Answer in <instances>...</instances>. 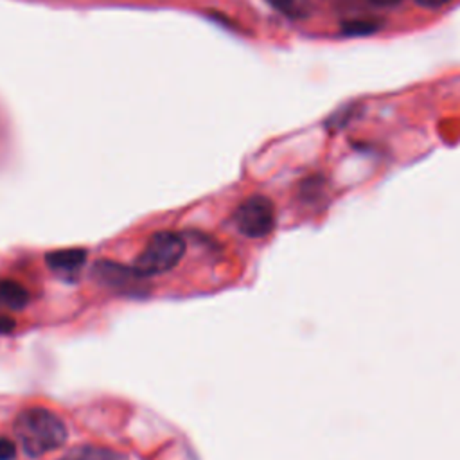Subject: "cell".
<instances>
[{"label": "cell", "mask_w": 460, "mask_h": 460, "mask_svg": "<svg viewBox=\"0 0 460 460\" xmlns=\"http://www.w3.org/2000/svg\"><path fill=\"white\" fill-rule=\"evenodd\" d=\"M381 23L377 20H368V18H356V20H347L341 23V31L347 36H367L372 32H377Z\"/></svg>", "instance_id": "obj_9"}, {"label": "cell", "mask_w": 460, "mask_h": 460, "mask_svg": "<svg viewBox=\"0 0 460 460\" xmlns=\"http://www.w3.org/2000/svg\"><path fill=\"white\" fill-rule=\"evenodd\" d=\"M14 327L16 323L13 318H9L7 314H0V334H9L14 331Z\"/></svg>", "instance_id": "obj_11"}, {"label": "cell", "mask_w": 460, "mask_h": 460, "mask_svg": "<svg viewBox=\"0 0 460 460\" xmlns=\"http://www.w3.org/2000/svg\"><path fill=\"white\" fill-rule=\"evenodd\" d=\"M13 429L23 453L31 458H40L61 449L68 438L65 420L56 411L43 406L22 410L14 419Z\"/></svg>", "instance_id": "obj_1"}, {"label": "cell", "mask_w": 460, "mask_h": 460, "mask_svg": "<svg viewBox=\"0 0 460 460\" xmlns=\"http://www.w3.org/2000/svg\"><path fill=\"white\" fill-rule=\"evenodd\" d=\"M86 250L84 248H61L49 252L45 255V262L50 271L58 273L59 277H74L86 262Z\"/></svg>", "instance_id": "obj_5"}, {"label": "cell", "mask_w": 460, "mask_h": 460, "mask_svg": "<svg viewBox=\"0 0 460 460\" xmlns=\"http://www.w3.org/2000/svg\"><path fill=\"white\" fill-rule=\"evenodd\" d=\"M29 291L11 279H0V309L22 311L29 304Z\"/></svg>", "instance_id": "obj_6"}, {"label": "cell", "mask_w": 460, "mask_h": 460, "mask_svg": "<svg viewBox=\"0 0 460 460\" xmlns=\"http://www.w3.org/2000/svg\"><path fill=\"white\" fill-rule=\"evenodd\" d=\"M92 277L111 289H119V291H138V284H142V280L146 277H142L133 266H124L119 264L115 261H108V259H99L93 264L92 270Z\"/></svg>", "instance_id": "obj_4"}, {"label": "cell", "mask_w": 460, "mask_h": 460, "mask_svg": "<svg viewBox=\"0 0 460 460\" xmlns=\"http://www.w3.org/2000/svg\"><path fill=\"white\" fill-rule=\"evenodd\" d=\"M449 2L451 0H415V4L424 7V9H438V7H442V5L449 4Z\"/></svg>", "instance_id": "obj_12"}, {"label": "cell", "mask_w": 460, "mask_h": 460, "mask_svg": "<svg viewBox=\"0 0 460 460\" xmlns=\"http://www.w3.org/2000/svg\"><path fill=\"white\" fill-rule=\"evenodd\" d=\"M363 2H367L370 5H376V7H390V5L399 4L401 0H363Z\"/></svg>", "instance_id": "obj_13"}, {"label": "cell", "mask_w": 460, "mask_h": 460, "mask_svg": "<svg viewBox=\"0 0 460 460\" xmlns=\"http://www.w3.org/2000/svg\"><path fill=\"white\" fill-rule=\"evenodd\" d=\"M183 253V235L172 230H160L147 239L146 246L135 259L133 268L146 279L153 275H162L165 271H171L180 262Z\"/></svg>", "instance_id": "obj_2"}, {"label": "cell", "mask_w": 460, "mask_h": 460, "mask_svg": "<svg viewBox=\"0 0 460 460\" xmlns=\"http://www.w3.org/2000/svg\"><path fill=\"white\" fill-rule=\"evenodd\" d=\"M275 11L291 18L304 20L313 13V0H266Z\"/></svg>", "instance_id": "obj_8"}, {"label": "cell", "mask_w": 460, "mask_h": 460, "mask_svg": "<svg viewBox=\"0 0 460 460\" xmlns=\"http://www.w3.org/2000/svg\"><path fill=\"white\" fill-rule=\"evenodd\" d=\"M59 460H129V458L110 447L83 444L68 449Z\"/></svg>", "instance_id": "obj_7"}, {"label": "cell", "mask_w": 460, "mask_h": 460, "mask_svg": "<svg viewBox=\"0 0 460 460\" xmlns=\"http://www.w3.org/2000/svg\"><path fill=\"white\" fill-rule=\"evenodd\" d=\"M18 455L14 440L7 437H0V460H14Z\"/></svg>", "instance_id": "obj_10"}, {"label": "cell", "mask_w": 460, "mask_h": 460, "mask_svg": "<svg viewBox=\"0 0 460 460\" xmlns=\"http://www.w3.org/2000/svg\"><path fill=\"white\" fill-rule=\"evenodd\" d=\"M232 221L237 232L244 237L262 239L275 226V207L270 198L253 194L234 210Z\"/></svg>", "instance_id": "obj_3"}]
</instances>
